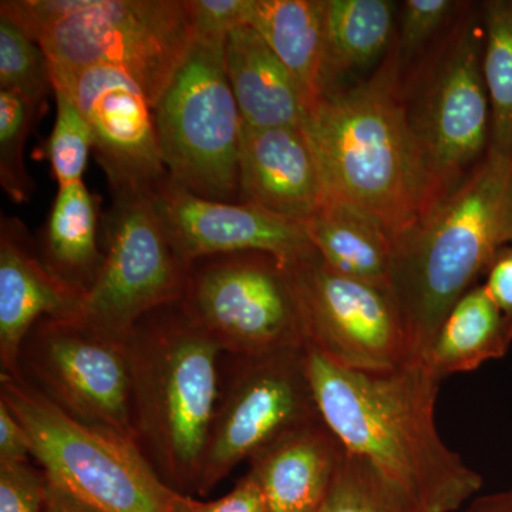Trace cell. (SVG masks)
I'll return each instance as SVG.
<instances>
[{
    "instance_id": "obj_1",
    "label": "cell",
    "mask_w": 512,
    "mask_h": 512,
    "mask_svg": "<svg viewBox=\"0 0 512 512\" xmlns=\"http://www.w3.org/2000/svg\"><path fill=\"white\" fill-rule=\"evenodd\" d=\"M305 362L319 412L343 447L375 464L421 510L456 511L480 490V474L437 431L441 380L423 360L390 372H356L305 346Z\"/></svg>"
},
{
    "instance_id": "obj_2",
    "label": "cell",
    "mask_w": 512,
    "mask_h": 512,
    "mask_svg": "<svg viewBox=\"0 0 512 512\" xmlns=\"http://www.w3.org/2000/svg\"><path fill=\"white\" fill-rule=\"evenodd\" d=\"M512 244V157L490 147L456 190L393 239L392 291L413 359Z\"/></svg>"
},
{
    "instance_id": "obj_3",
    "label": "cell",
    "mask_w": 512,
    "mask_h": 512,
    "mask_svg": "<svg viewBox=\"0 0 512 512\" xmlns=\"http://www.w3.org/2000/svg\"><path fill=\"white\" fill-rule=\"evenodd\" d=\"M326 201L375 217L393 239L426 211L394 50L366 82L329 90L306 113Z\"/></svg>"
},
{
    "instance_id": "obj_4",
    "label": "cell",
    "mask_w": 512,
    "mask_h": 512,
    "mask_svg": "<svg viewBox=\"0 0 512 512\" xmlns=\"http://www.w3.org/2000/svg\"><path fill=\"white\" fill-rule=\"evenodd\" d=\"M137 446L165 484L197 494L224 356L180 305L148 313L127 342Z\"/></svg>"
},
{
    "instance_id": "obj_5",
    "label": "cell",
    "mask_w": 512,
    "mask_h": 512,
    "mask_svg": "<svg viewBox=\"0 0 512 512\" xmlns=\"http://www.w3.org/2000/svg\"><path fill=\"white\" fill-rule=\"evenodd\" d=\"M0 400L25 426L47 478L84 503L101 512H185L184 494L133 441L74 420L22 377L0 375Z\"/></svg>"
},
{
    "instance_id": "obj_6",
    "label": "cell",
    "mask_w": 512,
    "mask_h": 512,
    "mask_svg": "<svg viewBox=\"0 0 512 512\" xmlns=\"http://www.w3.org/2000/svg\"><path fill=\"white\" fill-rule=\"evenodd\" d=\"M225 42L195 36L154 119L170 180L205 200L237 202L242 117L225 69Z\"/></svg>"
},
{
    "instance_id": "obj_7",
    "label": "cell",
    "mask_w": 512,
    "mask_h": 512,
    "mask_svg": "<svg viewBox=\"0 0 512 512\" xmlns=\"http://www.w3.org/2000/svg\"><path fill=\"white\" fill-rule=\"evenodd\" d=\"M483 22L460 23L423 82L404 97L426 211L466 180L491 146ZM404 94V92H403Z\"/></svg>"
},
{
    "instance_id": "obj_8",
    "label": "cell",
    "mask_w": 512,
    "mask_h": 512,
    "mask_svg": "<svg viewBox=\"0 0 512 512\" xmlns=\"http://www.w3.org/2000/svg\"><path fill=\"white\" fill-rule=\"evenodd\" d=\"M194 39L187 0H64L37 43L52 70L119 67L154 107Z\"/></svg>"
},
{
    "instance_id": "obj_9",
    "label": "cell",
    "mask_w": 512,
    "mask_h": 512,
    "mask_svg": "<svg viewBox=\"0 0 512 512\" xmlns=\"http://www.w3.org/2000/svg\"><path fill=\"white\" fill-rule=\"evenodd\" d=\"M180 306L224 355L264 356L306 346L295 279L274 255L239 252L192 262Z\"/></svg>"
},
{
    "instance_id": "obj_10",
    "label": "cell",
    "mask_w": 512,
    "mask_h": 512,
    "mask_svg": "<svg viewBox=\"0 0 512 512\" xmlns=\"http://www.w3.org/2000/svg\"><path fill=\"white\" fill-rule=\"evenodd\" d=\"M111 191L103 266L73 319L126 343L148 313L180 305L190 265L175 251L153 191Z\"/></svg>"
},
{
    "instance_id": "obj_11",
    "label": "cell",
    "mask_w": 512,
    "mask_h": 512,
    "mask_svg": "<svg viewBox=\"0 0 512 512\" xmlns=\"http://www.w3.org/2000/svg\"><path fill=\"white\" fill-rule=\"evenodd\" d=\"M227 356L198 495L210 493L241 461L323 419L306 372L305 348Z\"/></svg>"
},
{
    "instance_id": "obj_12",
    "label": "cell",
    "mask_w": 512,
    "mask_h": 512,
    "mask_svg": "<svg viewBox=\"0 0 512 512\" xmlns=\"http://www.w3.org/2000/svg\"><path fill=\"white\" fill-rule=\"evenodd\" d=\"M19 372L74 420L137 444L126 343L76 319L45 318L26 336Z\"/></svg>"
},
{
    "instance_id": "obj_13",
    "label": "cell",
    "mask_w": 512,
    "mask_h": 512,
    "mask_svg": "<svg viewBox=\"0 0 512 512\" xmlns=\"http://www.w3.org/2000/svg\"><path fill=\"white\" fill-rule=\"evenodd\" d=\"M289 268L301 302L306 346L333 365L356 372H390L416 360L389 288L338 274L318 252Z\"/></svg>"
},
{
    "instance_id": "obj_14",
    "label": "cell",
    "mask_w": 512,
    "mask_h": 512,
    "mask_svg": "<svg viewBox=\"0 0 512 512\" xmlns=\"http://www.w3.org/2000/svg\"><path fill=\"white\" fill-rule=\"evenodd\" d=\"M50 72L53 87L72 96L89 124L111 190L154 192L170 178L153 104L130 74L106 64Z\"/></svg>"
},
{
    "instance_id": "obj_15",
    "label": "cell",
    "mask_w": 512,
    "mask_h": 512,
    "mask_svg": "<svg viewBox=\"0 0 512 512\" xmlns=\"http://www.w3.org/2000/svg\"><path fill=\"white\" fill-rule=\"evenodd\" d=\"M153 195L168 237L187 265L239 252H264L292 265L316 252L301 222L258 205L205 200L170 178Z\"/></svg>"
},
{
    "instance_id": "obj_16",
    "label": "cell",
    "mask_w": 512,
    "mask_h": 512,
    "mask_svg": "<svg viewBox=\"0 0 512 512\" xmlns=\"http://www.w3.org/2000/svg\"><path fill=\"white\" fill-rule=\"evenodd\" d=\"M83 291L53 274L18 218L0 224V363L2 375L19 377L26 336L39 320L73 319Z\"/></svg>"
},
{
    "instance_id": "obj_17",
    "label": "cell",
    "mask_w": 512,
    "mask_h": 512,
    "mask_svg": "<svg viewBox=\"0 0 512 512\" xmlns=\"http://www.w3.org/2000/svg\"><path fill=\"white\" fill-rule=\"evenodd\" d=\"M238 202L301 224L325 205V184L303 127L242 124Z\"/></svg>"
},
{
    "instance_id": "obj_18",
    "label": "cell",
    "mask_w": 512,
    "mask_h": 512,
    "mask_svg": "<svg viewBox=\"0 0 512 512\" xmlns=\"http://www.w3.org/2000/svg\"><path fill=\"white\" fill-rule=\"evenodd\" d=\"M346 448L325 420L286 434L249 460L269 512H318Z\"/></svg>"
},
{
    "instance_id": "obj_19",
    "label": "cell",
    "mask_w": 512,
    "mask_h": 512,
    "mask_svg": "<svg viewBox=\"0 0 512 512\" xmlns=\"http://www.w3.org/2000/svg\"><path fill=\"white\" fill-rule=\"evenodd\" d=\"M225 69L245 127L303 126L308 109L298 83L251 26L228 33Z\"/></svg>"
},
{
    "instance_id": "obj_20",
    "label": "cell",
    "mask_w": 512,
    "mask_h": 512,
    "mask_svg": "<svg viewBox=\"0 0 512 512\" xmlns=\"http://www.w3.org/2000/svg\"><path fill=\"white\" fill-rule=\"evenodd\" d=\"M247 25L285 64L311 109L328 92L322 0H251Z\"/></svg>"
},
{
    "instance_id": "obj_21",
    "label": "cell",
    "mask_w": 512,
    "mask_h": 512,
    "mask_svg": "<svg viewBox=\"0 0 512 512\" xmlns=\"http://www.w3.org/2000/svg\"><path fill=\"white\" fill-rule=\"evenodd\" d=\"M302 225L330 269L390 289L393 237L382 222L352 205L326 201Z\"/></svg>"
},
{
    "instance_id": "obj_22",
    "label": "cell",
    "mask_w": 512,
    "mask_h": 512,
    "mask_svg": "<svg viewBox=\"0 0 512 512\" xmlns=\"http://www.w3.org/2000/svg\"><path fill=\"white\" fill-rule=\"evenodd\" d=\"M511 343V316L498 308L484 285L474 286L448 312L421 360L437 379L443 380L500 359Z\"/></svg>"
},
{
    "instance_id": "obj_23",
    "label": "cell",
    "mask_w": 512,
    "mask_h": 512,
    "mask_svg": "<svg viewBox=\"0 0 512 512\" xmlns=\"http://www.w3.org/2000/svg\"><path fill=\"white\" fill-rule=\"evenodd\" d=\"M97 228V201L86 184L79 181L59 187L40 256L53 274L84 293L96 282L104 262Z\"/></svg>"
},
{
    "instance_id": "obj_24",
    "label": "cell",
    "mask_w": 512,
    "mask_h": 512,
    "mask_svg": "<svg viewBox=\"0 0 512 512\" xmlns=\"http://www.w3.org/2000/svg\"><path fill=\"white\" fill-rule=\"evenodd\" d=\"M326 82L362 69L383 55L393 36L394 8L387 0H322ZM329 90V87H328Z\"/></svg>"
},
{
    "instance_id": "obj_25",
    "label": "cell",
    "mask_w": 512,
    "mask_h": 512,
    "mask_svg": "<svg viewBox=\"0 0 512 512\" xmlns=\"http://www.w3.org/2000/svg\"><path fill=\"white\" fill-rule=\"evenodd\" d=\"M483 76L491 106V148L512 157V0L483 3Z\"/></svg>"
},
{
    "instance_id": "obj_26",
    "label": "cell",
    "mask_w": 512,
    "mask_h": 512,
    "mask_svg": "<svg viewBox=\"0 0 512 512\" xmlns=\"http://www.w3.org/2000/svg\"><path fill=\"white\" fill-rule=\"evenodd\" d=\"M319 512H424L400 485L346 450Z\"/></svg>"
},
{
    "instance_id": "obj_27",
    "label": "cell",
    "mask_w": 512,
    "mask_h": 512,
    "mask_svg": "<svg viewBox=\"0 0 512 512\" xmlns=\"http://www.w3.org/2000/svg\"><path fill=\"white\" fill-rule=\"evenodd\" d=\"M0 90L18 93L36 109H45L52 72L42 47L6 16L0 15Z\"/></svg>"
},
{
    "instance_id": "obj_28",
    "label": "cell",
    "mask_w": 512,
    "mask_h": 512,
    "mask_svg": "<svg viewBox=\"0 0 512 512\" xmlns=\"http://www.w3.org/2000/svg\"><path fill=\"white\" fill-rule=\"evenodd\" d=\"M39 113L18 93L0 90V184L18 204L28 202L36 190L23 154Z\"/></svg>"
},
{
    "instance_id": "obj_29",
    "label": "cell",
    "mask_w": 512,
    "mask_h": 512,
    "mask_svg": "<svg viewBox=\"0 0 512 512\" xmlns=\"http://www.w3.org/2000/svg\"><path fill=\"white\" fill-rule=\"evenodd\" d=\"M53 93L57 114L55 127L47 141L46 156L57 184L63 187L83 181L94 140L89 124L72 96L59 87H53Z\"/></svg>"
},
{
    "instance_id": "obj_30",
    "label": "cell",
    "mask_w": 512,
    "mask_h": 512,
    "mask_svg": "<svg viewBox=\"0 0 512 512\" xmlns=\"http://www.w3.org/2000/svg\"><path fill=\"white\" fill-rule=\"evenodd\" d=\"M460 3L453 0H407L400 16L399 55H410L436 35Z\"/></svg>"
},
{
    "instance_id": "obj_31",
    "label": "cell",
    "mask_w": 512,
    "mask_h": 512,
    "mask_svg": "<svg viewBox=\"0 0 512 512\" xmlns=\"http://www.w3.org/2000/svg\"><path fill=\"white\" fill-rule=\"evenodd\" d=\"M46 474L26 463L0 464V512H43Z\"/></svg>"
},
{
    "instance_id": "obj_32",
    "label": "cell",
    "mask_w": 512,
    "mask_h": 512,
    "mask_svg": "<svg viewBox=\"0 0 512 512\" xmlns=\"http://www.w3.org/2000/svg\"><path fill=\"white\" fill-rule=\"evenodd\" d=\"M251 0H187L195 36L227 37L238 26L247 25Z\"/></svg>"
},
{
    "instance_id": "obj_33",
    "label": "cell",
    "mask_w": 512,
    "mask_h": 512,
    "mask_svg": "<svg viewBox=\"0 0 512 512\" xmlns=\"http://www.w3.org/2000/svg\"><path fill=\"white\" fill-rule=\"evenodd\" d=\"M185 512H269L261 487L251 474L241 478L234 490L214 501L184 495Z\"/></svg>"
},
{
    "instance_id": "obj_34",
    "label": "cell",
    "mask_w": 512,
    "mask_h": 512,
    "mask_svg": "<svg viewBox=\"0 0 512 512\" xmlns=\"http://www.w3.org/2000/svg\"><path fill=\"white\" fill-rule=\"evenodd\" d=\"M32 456V441L8 404L0 400V464L26 463Z\"/></svg>"
},
{
    "instance_id": "obj_35",
    "label": "cell",
    "mask_w": 512,
    "mask_h": 512,
    "mask_svg": "<svg viewBox=\"0 0 512 512\" xmlns=\"http://www.w3.org/2000/svg\"><path fill=\"white\" fill-rule=\"evenodd\" d=\"M485 276L484 288L488 295L505 315L512 318V244L498 251Z\"/></svg>"
},
{
    "instance_id": "obj_36",
    "label": "cell",
    "mask_w": 512,
    "mask_h": 512,
    "mask_svg": "<svg viewBox=\"0 0 512 512\" xmlns=\"http://www.w3.org/2000/svg\"><path fill=\"white\" fill-rule=\"evenodd\" d=\"M43 512H101L46 476Z\"/></svg>"
},
{
    "instance_id": "obj_37",
    "label": "cell",
    "mask_w": 512,
    "mask_h": 512,
    "mask_svg": "<svg viewBox=\"0 0 512 512\" xmlns=\"http://www.w3.org/2000/svg\"><path fill=\"white\" fill-rule=\"evenodd\" d=\"M464 512H512V491L477 498Z\"/></svg>"
},
{
    "instance_id": "obj_38",
    "label": "cell",
    "mask_w": 512,
    "mask_h": 512,
    "mask_svg": "<svg viewBox=\"0 0 512 512\" xmlns=\"http://www.w3.org/2000/svg\"><path fill=\"white\" fill-rule=\"evenodd\" d=\"M319 512V511H318Z\"/></svg>"
}]
</instances>
